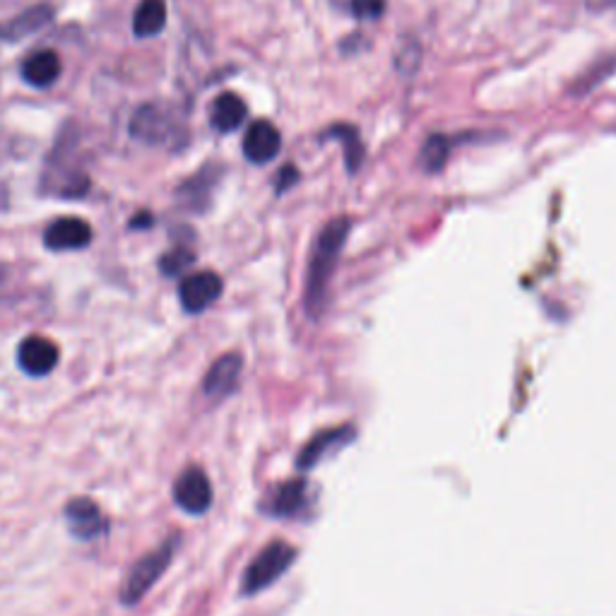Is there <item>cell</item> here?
I'll list each match as a JSON object with an SVG mask.
<instances>
[{
	"label": "cell",
	"instance_id": "1",
	"mask_svg": "<svg viewBox=\"0 0 616 616\" xmlns=\"http://www.w3.org/2000/svg\"><path fill=\"white\" fill-rule=\"evenodd\" d=\"M349 229H352V219L349 217L330 219L318 234L316 244H313L306 275V311L311 318H321L325 301H328L330 280H333L342 248L347 244Z\"/></svg>",
	"mask_w": 616,
	"mask_h": 616
},
{
	"label": "cell",
	"instance_id": "2",
	"mask_svg": "<svg viewBox=\"0 0 616 616\" xmlns=\"http://www.w3.org/2000/svg\"><path fill=\"white\" fill-rule=\"evenodd\" d=\"M176 547H179V535H171L169 539H164L157 549H152L150 554L142 556L138 564L130 568L121 588L123 604H128V607L130 604H138L142 597L150 592V588H154V583L164 576L171 559H174Z\"/></svg>",
	"mask_w": 616,
	"mask_h": 616
},
{
	"label": "cell",
	"instance_id": "3",
	"mask_svg": "<svg viewBox=\"0 0 616 616\" xmlns=\"http://www.w3.org/2000/svg\"><path fill=\"white\" fill-rule=\"evenodd\" d=\"M294 559H296V549L292 544L270 542L268 547L248 564L244 580H241V592H244V595H256V592L270 588L275 580H280L284 573L289 571Z\"/></svg>",
	"mask_w": 616,
	"mask_h": 616
},
{
	"label": "cell",
	"instance_id": "4",
	"mask_svg": "<svg viewBox=\"0 0 616 616\" xmlns=\"http://www.w3.org/2000/svg\"><path fill=\"white\" fill-rule=\"evenodd\" d=\"M130 135L145 145H171L176 138V121L162 104H145L130 121Z\"/></svg>",
	"mask_w": 616,
	"mask_h": 616
},
{
	"label": "cell",
	"instance_id": "5",
	"mask_svg": "<svg viewBox=\"0 0 616 616\" xmlns=\"http://www.w3.org/2000/svg\"><path fill=\"white\" fill-rule=\"evenodd\" d=\"M222 289H224L222 277L212 270L193 272V275L183 277V282L179 287V299H181L183 311L193 313V316L195 313L207 311V308L219 299Z\"/></svg>",
	"mask_w": 616,
	"mask_h": 616
},
{
	"label": "cell",
	"instance_id": "6",
	"mask_svg": "<svg viewBox=\"0 0 616 616\" xmlns=\"http://www.w3.org/2000/svg\"><path fill=\"white\" fill-rule=\"evenodd\" d=\"M174 501L191 515H203L212 506V484L200 467H188L174 484Z\"/></svg>",
	"mask_w": 616,
	"mask_h": 616
},
{
	"label": "cell",
	"instance_id": "7",
	"mask_svg": "<svg viewBox=\"0 0 616 616\" xmlns=\"http://www.w3.org/2000/svg\"><path fill=\"white\" fill-rule=\"evenodd\" d=\"M92 236L94 231L85 219L61 217L44 231V246L49 251H80L92 244Z\"/></svg>",
	"mask_w": 616,
	"mask_h": 616
},
{
	"label": "cell",
	"instance_id": "8",
	"mask_svg": "<svg viewBox=\"0 0 616 616\" xmlns=\"http://www.w3.org/2000/svg\"><path fill=\"white\" fill-rule=\"evenodd\" d=\"M65 523H68L70 535L77 539H97L99 535L106 532V518L102 513V508L97 506L92 499L87 496H80V499H73L65 506Z\"/></svg>",
	"mask_w": 616,
	"mask_h": 616
},
{
	"label": "cell",
	"instance_id": "9",
	"mask_svg": "<svg viewBox=\"0 0 616 616\" xmlns=\"http://www.w3.org/2000/svg\"><path fill=\"white\" fill-rule=\"evenodd\" d=\"M241 371H244V359H241V354L229 352L224 354V357H219L205 373L203 390L207 398L222 400L234 393L236 385H239Z\"/></svg>",
	"mask_w": 616,
	"mask_h": 616
},
{
	"label": "cell",
	"instance_id": "10",
	"mask_svg": "<svg viewBox=\"0 0 616 616\" xmlns=\"http://www.w3.org/2000/svg\"><path fill=\"white\" fill-rule=\"evenodd\" d=\"M17 364L29 376H46L58 366V347L49 337L29 335L20 347H17Z\"/></svg>",
	"mask_w": 616,
	"mask_h": 616
},
{
	"label": "cell",
	"instance_id": "11",
	"mask_svg": "<svg viewBox=\"0 0 616 616\" xmlns=\"http://www.w3.org/2000/svg\"><path fill=\"white\" fill-rule=\"evenodd\" d=\"M282 135L270 121H256L244 135V154L248 162L268 164L280 154Z\"/></svg>",
	"mask_w": 616,
	"mask_h": 616
},
{
	"label": "cell",
	"instance_id": "12",
	"mask_svg": "<svg viewBox=\"0 0 616 616\" xmlns=\"http://www.w3.org/2000/svg\"><path fill=\"white\" fill-rule=\"evenodd\" d=\"M61 73V56L51 49L32 53V56H27L25 63H22V77H25L27 85L32 87H51L53 82L61 77Z\"/></svg>",
	"mask_w": 616,
	"mask_h": 616
},
{
	"label": "cell",
	"instance_id": "13",
	"mask_svg": "<svg viewBox=\"0 0 616 616\" xmlns=\"http://www.w3.org/2000/svg\"><path fill=\"white\" fill-rule=\"evenodd\" d=\"M354 431L352 426H342V429H330V431H321V434H316L311 438V441L306 443L304 450L299 453V467L301 470H311L313 465H318L325 455L330 453V450L345 446V443L352 441Z\"/></svg>",
	"mask_w": 616,
	"mask_h": 616
},
{
	"label": "cell",
	"instance_id": "14",
	"mask_svg": "<svg viewBox=\"0 0 616 616\" xmlns=\"http://www.w3.org/2000/svg\"><path fill=\"white\" fill-rule=\"evenodd\" d=\"M246 114L248 106L244 99L234 92H224L210 106V123L219 133H231L246 121Z\"/></svg>",
	"mask_w": 616,
	"mask_h": 616
},
{
	"label": "cell",
	"instance_id": "15",
	"mask_svg": "<svg viewBox=\"0 0 616 616\" xmlns=\"http://www.w3.org/2000/svg\"><path fill=\"white\" fill-rule=\"evenodd\" d=\"M306 501V484L304 479H289L282 482L280 487L272 489V494L265 501V511L277 518H287V515H296L304 508Z\"/></svg>",
	"mask_w": 616,
	"mask_h": 616
},
{
	"label": "cell",
	"instance_id": "16",
	"mask_svg": "<svg viewBox=\"0 0 616 616\" xmlns=\"http://www.w3.org/2000/svg\"><path fill=\"white\" fill-rule=\"evenodd\" d=\"M53 20V8L49 3H39L27 8L25 13L17 15L15 20H10L8 25L0 27V37H5L8 41H20L29 37V34L39 32L41 27H46Z\"/></svg>",
	"mask_w": 616,
	"mask_h": 616
},
{
	"label": "cell",
	"instance_id": "17",
	"mask_svg": "<svg viewBox=\"0 0 616 616\" xmlns=\"http://www.w3.org/2000/svg\"><path fill=\"white\" fill-rule=\"evenodd\" d=\"M167 27V0H142L133 15V34L150 39Z\"/></svg>",
	"mask_w": 616,
	"mask_h": 616
},
{
	"label": "cell",
	"instance_id": "18",
	"mask_svg": "<svg viewBox=\"0 0 616 616\" xmlns=\"http://www.w3.org/2000/svg\"><path fill=\"white\" fill-rule=\"evenodd\" d=\"M193 263H195V253L191 251V248L176 246L159 258V270H162L167 277H179L191 268Z\"/></svg>",
	"mask_w": 616,
	"mask_h": 616
},
{
	"label": "cell",
	"instance_id": "19",
	"mask_svg": "<svg viewBox=\"0 0 616 616\" xmlns=\"http://www.w3.org/2000/svg\"><path fill=\"white\" fill-rule=\"evenodd\" d=\"M450 152L448 140L443 138V135H431L429 140H426L424 150H422V164L426 171H438L446 164Z\"/></svg>",
	"mask_w": 616,
	"mask_h": 616
},
{
	"label": "cell",
	"instance_id": "20",
	"mask_svg": "<svg viewBox=\"0 0 616 616\" xmlns=\"http://www.w3.org/2000/svg\"><path fill=\"white\" fill-rule=\"evenodd\" d=\"M335 138H340L345 142V154H347V169L357 171L361 167V159H364V150H361L359 133L349 126H337L333 128Z\"/></svg>",
	"mask_w": 616,
	"mask_h": 616
},
{
	"label": "cell",
	"instance_id": "21",
	"mask_svg": "<svg viewBox=\"0 0 616 616\" xmlns=\"http://www.w3.org/2000/svg\"><path fill=\"white\" fill-rule=\"evenodd\" d=\"M349 10L359 20H378L385 10V0H352Z\"/></svg>",
	"mask_w": 616,
	"mask_h": 616
},
{
	"label": "cell",
	"instance_id": "22",
	"mask_svg": "<svg viewBox=\"0 0 616 616\" xmlns=\"http://www.w3.org/2000/svg\"><path fill=\"white\" fill-rule=\"evenodd\" d=\"M296 181H299V171L289 164V167H284L280 171V179H277V193H284L289 186H294Z\"/></svg>",
	"mask_w": 616,
	"mask_h": 616
},
{
	"label": "cell",
	"instance_id": "23",
	"mask_svg": "<svg viewBox=\"0 0 616 616\" xmlns=\"http://www.w3.org/2000/svg\"><path fill=\"white\" fill-rule=\"evenodd\" d=\"M154 217L150 215V212H140V215H135L133 219H130V229H147L152 227Z\"/></svg>",
	"mask_w": 616,
	"mask_h": 616
}]
</instances>
